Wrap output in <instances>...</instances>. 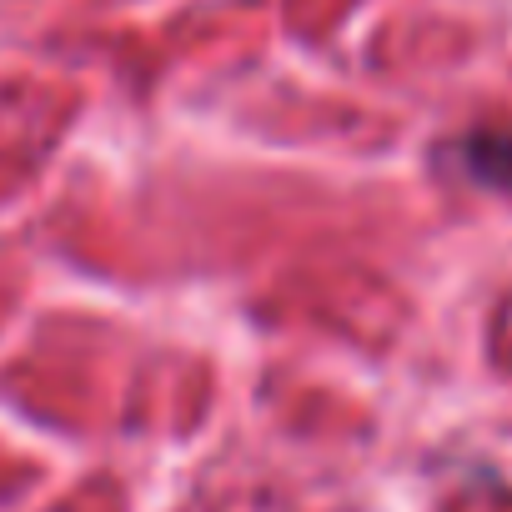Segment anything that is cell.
I'll use <instances>...</instances> for the list:
<instances>
[{
    "instance_id": "obj_1",
    "label": "cell",
    "mask_w": 512,
    "mask_h": 512,
    "mask_svg": "<svg viewBox=\"0 0 512 512\" xmlns=\"http://www.w3.org/2000/svg\"><path fill=\"white\" fill-rule=\"evenodd\" d=\"M462 166H467L477 181H487V186H497V191H512V136H497V131L472 136V141L462 146Z\"/></svg>"
}]
</instances>
